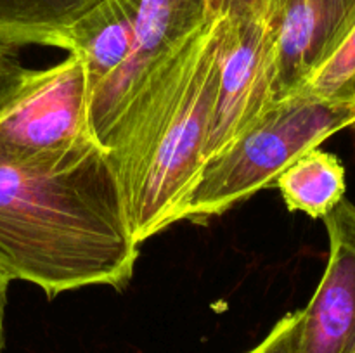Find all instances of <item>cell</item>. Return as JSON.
Segmentation results:
<instances>
[{
    "label": "cell",
    "instance_id": "6da1fadb",
    "mask_svg": "<svg viewBox=\"0 0 355 353\" xmlns=\"http://www.w3.org/2000/svg\"><path fill=\"white\" fill-rule=\"evenodd\" d=\"M137 256L116 165L99 142L47 152L0 144V273L49 298L89 286L120 291Z\"/></svg>",
    "mask_w": 355,
    "mask_h": 353
},
{
    "label": "cell",
    "instance_id": "7a4b0ae2",
    "mask_svg": "<svg viewBox=\"0 0 355 353\" xmlns=\"http://www.w3.org/2000/svg\"><path fill=\"white\" fill-rule=\"evenodd\" d=\"M217 85L214 17L142 87L101 142L116 165L139 244L177 224L205 161Z\"/></svg>",
    "mask_w": 355,
    "mask_h": 353
},
{
    "label": "cell",
    "instance_id": "3957f363",
    "mask_svg": "<svg viewBox=\"0 0 355 353\" xmlns=\"http://www.w3.org/2000/svg\"><path fill=\"white\" fill-rule=\"evenodd\" d=\"M355 113L304 92L277 100L227 147L205 159L180 204L177 221H205L276 182L302 154L319 147Z\"/></svg>",
    "mask_w": 355,
    "mask_h": 353
},
{
    "label": "cell",
    "instance_id": "277c9868",
    "mask_svg": "<svg viewBox=\"0 0 355 353\" xmlns=\"http://www.w3.org/2000/svg\"><path fill=\"white\" fill-rule=\"evenodd\" d=\"M218 85L205 159L227 147L277 102V28L266 14L218 16Z\"/></svg>",
    "mask_w": 355,
    "mask_h": 353
},
{
    "label": "cell",
    "instance_id": "5b68a950",
    "mask_svg": "<svg viewBox=\"0 0 355 353\" xmlns=\"http://www.w3.org/2000/svg\"><path fill=\"white\" fill-rule=\"evenodd\" d=\"M208 19L207 0H139L134 44L127 59L90 93L89 121L99 144L142 87L200 33Z\"/></svg>",
    "mask_w": 355,
    "mask_h": 353
},
{
    "label": "cell",
    "instance_id": "8992f818",
    "mask_svg": "<svg viewBox=\"0 0 355 353\" xmlns=\"http://www.w3.org/2000/svg\"><path fill=\"white\" fill-rule=\"evenodd\" d=\"M89 100V76L78 55L33 69L23 92L0 116V144L19 152H47L97 141Z\"/></svg>",
    "mask_w": 355,
    "mask_h": 353
},
{
    "label": "cell",
    "instance_id": "52a82bcc",
    "mask_svg": "<svg viewBox=\"0 0 355 353\" xmlns=\"http://www.w3.org/2000/svg\"><path fill=\"white\" fill-rule=\"evenodd\" d=\"M322 221L329 258L314 296L300 310L297 353H354L355 204L343 197Z\"/></svg>",
    "mask_w": 355,
    "mask_h": 353
},
{
    "label": "cell",
    "instance_id": "ba28073f",
    "mask_svg": "<svg viewBox=\"0 0 355 353\" xmlns=\"http://www.w3.org/2000/svg\"><path fill=\"white\" fill-rule=\"evenodd\" d=\"M355 26V0H288L277 28V100L297 92Z\"/></svg>",
    "mask_w": 355,
    "mask_h": 353
},
{
    "label": "cell",
    "instance_id": "9c48e42d",
    "mask_svg": "<svg viewBox=\"0 0 355 353\" xmlns=\"http://www.w3.org/2000/svg\"><path fill=\"white\" fill-rule=\"evenodd\" d=\"M137 6L139 0H103L69 28L64 51L85 64L90 93L127 59L134 44Z\"/></svg>",
    "mask_w": 355,
    "mask_h": 353
},
{
    "label": "cell",
    "instance_id": "30bf717a",
    "mask_svg": "<svg viewBox=\"0 0 355 353\" xmlns=\"http://www.w3.org/2000/svg\"><path fill=\"white\" fill-rule=\"evenodd\" d=\"M103 0H0V44L64 48L69 28Z\"/></svg>",
    "mask_w": 355,
    "mask_h": 353
},
{
    "label": "cell",
    "instance_id": "8fae6325",
    "mask_svg": "<svg viewBox=\"0 0 355 353\" xmlns=\"http://www.w3.org/2000/svg\"><path fill=\"white\" fill-rule=\"evenodd\" d=\"M276 185L288 210L322 220L345 197V166L338 156L315 147L291 163Z\"/></svg>",
    "mask_w": 355,
    "mask_h": 353
},
{
    "label": "cell",
    "instance_id": "7c38bea8",
    "mask_svg": "<svg viewBox=\"0 0 355 353\" xmlns=\"http://www.w3.org/2000/svg\"><path fill=\"white\" fill-rule=\"evenodd\" d=\"M297 92L309 93L355 113V26Z\"/></svg>",
    "mask_w": 355,
    "mask_h": 353
},
{
    "label": "cell",
    "instance_id": "4fadbf2b",
    "mask_svg": "<svg viewBox=\"0 0 355 353\" xmlns=\"http://www.w3.org/2000/svg\"><path fill=\"white\" fill-rule=\"evenodd\" d=\"M33 69L21 66L14 55V48L0 44V116L19 97L30 82Z\"/></svg>",
    "mask_w": 355,
    "mask_h": 353
},
{
    "label": "cell",
    "instance_id": "5bb4252c",
    "mask_svg": "<svg viewBox=\"0 0 355 353\" xmlns=\"http://www.w3.org/2000/svg\"><path fill=\"white\" fill-rule=\"evenodd\" d=\"M300 324V310L284 315L276 322L269 334L246 353H297V334Z\"/></svg>",
    "mask_w": 355,
    "mask_h": 353
},
{
    "label": "cell",
    "instance_id": "9a60e30c",
    "mask_svg": "<svg viewBox=\"0 0 355 353\" xmlns=\"http://www.w3.org/2000/svg\"><path fill=\"white\" fill-rule=\"evenodd\" d=\"M208 2V17L225 16V14H241V12H257L266 16L281 19L284 6L288 0H207Z\"/></svg>",
    "mask_w": 355,
    "mask_h": 353
},
{
    "label": "cell",
    "instance_id": "2e32d148",
    "mask_svg": "<svg viewBox=\"0 0 355 353\" xmlns=\"http://www.w3.org/2000/svg\"><path fill=\"white\" fill-rule=\"evenodd\" d=\"M9 282L3 273H0V353H2L3 346H6V329H3V320H6V305H7V289H9Z\"/></svg>",
    "mask_w": 355,
    "mask_h": 353
},
{
    "label": "cell",
    "instance_id": "e0dca14e",
    "mask_svg": "<svg viewBox=\"0 0 355 353\" xmlns=\"http://www.w3.org/2000/svg\"><path fill=\"white\" fill-rule=\"evenodd\" d=\"M354 353H355V352H354Z\"/></svg>",
    "mask_w": 355,
    "mask_h": 353
}]
</instances>
